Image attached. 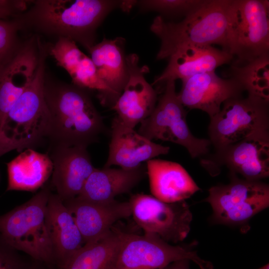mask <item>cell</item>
<instances>
[{
  "mask_svg": "<svg viewBox=\"0 0 269 269\" xmlns=\"http://www.w3.org/2000/svg\"><path fill=\"white\" fill-rule=\"evenodd\" d=\"M168 60L166 68L152 85L183 81L197 74L215 71L220 66L230 64L233 57L227 51L212 45H190L178 49Z\"/></svg>",
  "mask_w": 269,
  "mask_h": 269,
  "instance_id": "19",
  "label": "cell"
},
{
  "mask_svg": "<svg viewBox=\"0 0 269 269\" xmlns=\"http://www.w3.org/2000/svg\"><path fill=\"white\" fill-rule=\"evenodd\" d=\"M52 188L47 182L24 203L0 215V234L11 246L50 268L55 267L46 223L47 204Z\"/></svg>",
  "mask_w": 269,
  "mask_h": 269,
  "instance_id": "5",
  "label": "cell"
},
{
  "mask_svg": "<svg viewBox=\"0 0 269 269\" xmlns=\"http://www.w3.org/2000/svg\"><path fill=\"white\" fill-rule=\"evenodd\" d=\"M230 182L218 184L208 190L203 201L210 204L215 223L242 227L248 230L250 220L269 206V186L262 181L239 178L230 173Z\"/></svg>",
  "mask_w": 269,
  "mask_h": 269,
  "instance_id": "7",
  "label": "cell"
},
{
  "mask_svg": "<svg viewBox=\"0 0 269 269\" xmlns=\"http://www.w3.org/2000/svg\"><path fill=\"white\" fill-rule=\"evenodd\" d=\"M39 48L32 81L0 123V156L13 150L34 149L48 141L51 121L44 91L47 53Z\"/></svg>",
  "mask_w": 269,
  "mask_h": 269,
  "instance_id": "3",
  "label": "cell"
},
{
  "mask_svg": "<svg viewBox=\"0 0 269 269\" xmlns=\"http://www.w3.org/2000/svg\"><path fill=\"white\" fill-rule=\"evenodd\" d=\"M28 1L0 0V19H7L11 15L25 10Z\"/></svg>",
  "mask_w": 269,
  "mask_h": 269,
  "instance_id": "31",
  "label": "cell"
},
{
  "mask_svg": "<svg viewBox=\"0 0 269 269\" xmlns=\"http://www.w3.org/2000/svg\"><path fill=\"white\" fill-rule=\"evenodd\" d=\"M230 64L228 78L237 81L248 95L269 100V54Z\"/></svg>",
  "mask_w": 269,
  "mask_h": 269,
  "instance_id": "27",
  "label": "cell"
},
{
  "mask_svg": "<svg viewBox=\"0 0 269 269\" xmlns=\"http://www.w3.org/2000/svg\"><path fill=\"white\" fill-rule=\"evenodd\" d=\"M21 24L19 20L0 19V67L7 62L16 52L15 36Z\"/></svg>",
  "mask_w": 269,
  "mask_h": 269,
  "instance_id": "29",
  "label": "cell"
},
{
  "mask_svg": "<svg viewBox=\"0 0 269 269\" xmlns=\"http://www.w3.org/2000/svg\"><path fill=\"white\" fill-rule=\"evenodd\" d=\"M269 132V100L248 95L225 101L210 118L208 134L216 150L253 135Z\"/></svg>",
  "mask_w": 269,
  "mask_h": 269,
  "instance_id": "8",
  "label": "cell"
},
{
  "mask_svg": "<svg viewBox=\"0 0 269 269\" xmlns=\"http://www.w3.org/2000/svg\"><path fill=\"white\" fill-rule=\"evenodd\" d=\"M258 269H269V264L265 265L264 266H263V267H262L261 268Z\"/></svg>",
  "mask_w": 269,
  "mask_h": 269,
  "instance_id": "34",
  "label": "cell"
},
{
  "mask_svg": "<svg viewBox=\"0 0 269 269\" xmlns=\"http://www.w3.org/2000/svg\"><path fill=\"white\" fill-rule=\"evenodd\" d=\"M44 91L50 116L49 146L87 147L97 140L104 125L85 89L45 80Z\"/></svg>",
  "mask_w": 269,
  "mask_h": 269,
  "instance_id": "2",
  "label": "cell"
},
{
  "mask_svg": "<svg viewBox=\"0 0 269 269\" xmlns=\"http://www.w3.org/2000/svg\"><path fill=\"white\" fill-rule=\"evenodd\" d=\"M224 50L241 62L269 54V1L231 0Z\"/></svg>",
  "mask_w": 269,
  "mask_h": 269,
  "instance_id": "6",
  "label": "cell"
},
{
  "mask_svg": "<svg viewBox=\"0 0 269 269\" xmlns=\"http://www.w3.org/2000/svg\"><path fill=\"white\" fill-rule=\"evenodd\" d=\"M49 54L69 73L74 85L96 90L102 105L113 107L118 97L100 80L91 58L79 49L75 42L59 38L50 46Z\"/></svg>",
  "mask_w": 269,
  "mask_h": 269,
  "instance_id": "18",
  "label": "cell"
},
{
  "mask_svg": "<svg viewBox=\"0 0 269 269\" xmlns=\"http://www.w3.org/2000/svg\"><path fill=\"white\" fill-rule=\"evenodd\" d=\"M35 46L28 42L0 67V123L34 77L39 57Z\"/></svg>",
  "mask_w": 269,
  "mask_h": 269,
  "instance_id": "20",
  "label": "cell"
},
{
  "mask_svg": "<svg viewBox=\"0 0 269 269\" xmlns=\"http://www.w3.org/2000/svg\"><path fill=\"white\" fill-rule=\"evenodd\" d=\"M198 242L173 245L158 236L137 235L124 231L112 269H164L170 263L189 259L200 269H213L212 263L200 258Z\"/></svg>",
  "mask_w": 269,
  "mask_h": 269,
  "instance_id": "9",
  "label": "cell"
},
{
  "mask_svg": "<svg viewBox=\"0 0 269 269\" xmlns=\"http://www.w3.org/2000/svg\"><path fill=\"white\" fill-rule=\"evenodd\" d=\"M129 201L132 216L144 233L156 235L169 244L181 242L187 237L192 214L185 200L167 203L137 193Z\"/></svg>",
  "mask_w": 269,
  "mask_h": 269,
  "instance_id": "11",
  "label": "cell"
},
{
  "mask_svg": "<svg viewBox=\"0 0 269 269\" xmlns=\"http://www.w3.org/2000/svg\"><path fill=\"white\" fill-rule=\"evenodd\" d=\"M205 0H136L135 5L143 11L158 12L163 19L184 18L192 13Z\"/></svg>",
  "mask_w": 269,
  "mask_h": 269,
  "instance_id": "28",
  "label": "cell"
},
{
  "mask_svg": "<svg viewBox=\"0 0 269 269\" xmlns=\"http://www.w3.org/2000/svg\"><path fill=\"white\" fill-rule=\"evenodd\" d=\"M124 231L113 226L102 237L85 244L56 269H112Z\"/></svg>",
  "mask_w": 269,
  "mask_h": 269,
  "instance_id": "26",
  "label": "cell"
},
{
  "mask_svg": "<svg viewBox=\"0 0 269 269\" xmlns=\"http://www.w3.org/2000/svg\"><path fill=\"white\" fill-rule=\"evenodd\" d=\"M46 223L56 269L64 265L85 242L63 201L52 192L47 204Z\"/></svg>",
  "mask_w": 269,
  "mask_h": 269,
  "instance_id": "21",
  "label": "cell"
},
{
  "mask_svg": "<svg viewBox=\"0 0 269 269\" xmlns=\"http://www.w3.org/2000/svg\"><path fill=\"white\" fill-rule=\"evenodd\" d=\"M32 261L22 256L0 234V269H29Z\"/></svg>",
  "mask_w": 269,
  "mask_h": 269,
  "instance_id": "30",
  "label": "cell"
},
{
  "mask_svg": "<svg viewBox=\"0 0 269 269\" xmlns=\"http://www.w3.org/2000/svg\"><path fill=\"white\" fill-rule=\"evenodd\" d=\"M190 260L189 259H182L173 262L164 269H190Z\"/></svg>",
  "mask_w": 269,
  "mask_h": 269,
  "instance_id": "32",
  "label": "cell"
},
{
  "mask_svg": "<svg viewBox=\"0 0 269 269\" xmlns=\"http://www.w3.org/2000/svg\"><path fill=\"white\" fill-rule=\"evenodd\" d=\"M162 95L151 115L140 123L138 133L152 140L160 139L184 147L192 158L209 150V139L194 136L186 122V111L176 92L175 81L166 82Z\"/></svg>",
  "mask_w": 269,
  "mask_h": 269,
  "instance_id": "10",
  "label": "cell"
},
{
  "mask_svg": "<svg viewBox=\"0 0 269 269\" xmlns=\"http://www.w3.org/2000/svg\"><path fill=\"white\" fill-rule=\"evenodd\" d=\"M169 149L168 146L145 137L115 117L112 123L109 155L104 167L117 165L124 169H134L143 162L167 154Z\"/></svg>",
  "mask_w": 269,
  "mask_h": 269,
  "instance_id": "17",
  "label": "cell"
},
{
  "mask_svg": "<svg viewBox=\"0 0 269 269\" xmlns=\"http://www.w3.org/2000/svg\"><path fill=\"white\" fill-rule=\"evenodd\" d=\"M146 168L152 196L163 202L184 201L201 190L177 162L153 158L146 162Z\"/></svg>",
  "mask_w": 269,
  "mask_h": 269,
  "instance_id": "22",
  "label": "cell"
},
{
  "mask_svg": "<svg viewBox=\"0 0 269 269\" xmlns=\"http://www.w3.org/2000/svg\"><path fill=\"white\" fill-rule=\"evenodd\" d=\"M50 268L46 264L32 259L29 269H50Z\"/></svg>",
  "mask_w": 269,
  "mask_h": 269,
  "instance_id": "33",
  "label": "cell"
},
{
  "mask_svg": "<svg viewBox=\"0 0 269 269\" xmlns=\"http://www.w3.org/2000/svg\"><path fill=\"white\" fill-rule=\"evenodd\" d=\"M63 202L73 216L85 244L105 235L119 220L132 216L129 201L114 199L95 202L75 197Z\"/></svg>",
  "mask_w": 269,
  "mask_h": 269,
  "instance_id": "16",
  "label": "cell"
},
{
  "mask_svg": "<svg viewBox=\"0 0 269 269\" xmlns=\"http://www.w3.org/2000/svg\"><path fill=\"white\" fill-rule=\"evenodd\" d=\"M6 165V191H35L47 182L53 170V163L49 154L31 148L21 151Z\"/></svg>",
  "mask_w": 269,
  "mask_h": 269,
  "instance_id": "25",
  "label": "cell"
},
{
  "mask_svg": "<svg viewBox=\"0 0 269 269\" xmlns=\"http://www.w3.org/2000/svg\"><path fill=\"white\" fill-rule=\"evenodd\" d=\"M125 43V39L121 37L104 38L88 50L98 76L118 98L129 78Z\"/></svg>",
  "mask_w": 269,
  "mask_h": 269,
  "instance_id": "24",
  "label": "cell"
},
{
  "mask_svg": "<svg viewBox=\"0 0 269 269\" xmlns=\"http://www.w3.org/2000/svg\"><path fill=\"white\" fill-rule=\"evenodd\" d=\"M202 166L215 176L219 167L226 166L230 172L244 179L261 181L269 176V132L256 134L216 150L208 158H203Z\"/></svg>",
  "mask_w": 269,
  "mask_h": 269,
  "instance_id": "12",
  "label": "cell"
},
{
  "mask_svg": "<svg viewBox=\"0 0 269 269\" xmlns=\"http://www.w3.org/2000/svg\"><path fill=\"white\" fill-rule=\"evenodd\" d=\"M48 153L53 163L51 187L63 201L77 197L95 169L87 147L51 146Z\"/></svg>",
  "mask_w": 269,
  "mask_h": 269,
  "instance_id": "15",
  "label": "cell"
},
{
  "mask_svg": "<svg viewBox=\"0 0 269 269\" xmlns=\"http://www.w3.org/2000/svg\"><path fill=\"white\" fill-rule=\"evenodd\" d=\"M146 173V167L142 164L131 169L95 168L77 197L95 202L114 200L117 196L130 192L143 179Z\"/></svg>",
  "mask_w": 269,
  "mask_h": 269,
  "instance_id": "23",
  "label": "cell"
},
{
  "mask_svg": "<svg viewBox=\"0 0 269 269\" xmlns=\"http://www.w3.org/2000/svg\"><path fill=\"white\" fill-rule=\"evenodd\" d=\"M129 78L127 84L112 108L117 113L116 117L125 125L134 129L148 118L157 103L156 91L144 77L149 69L139 65L136 54L126 56Z\"/></svg>",
  "mask_w": 269,
  "mask_h": 269,
  "instance_id": "13",
  "label": "cell"
},
{
  "mask_svg": "<svg viewBox=\"0 0 269 269\" xmlns=\"http://www.w3.org/2000/svg\"><path fill=\"white\" fill-rule=\"evenodd\" d=\"M181 81L178 96L183 105L202 110L210 118L220 111L225 101L242 96L245 92L237 81L222 78L215 71L197 74Z\"/></svg>",
  "mask_w": 269,
  "mask_h": 269,
  "instance_id": "14",
  "label": "cell"
},
{
  "mask_svg": "<svg viewBox=\"0 0 269 269\" xmlns=\"http://www.w3.org/2000/svg\"><path fill=\"white\" fill-rule=\"evenodd\" d=\"M231 0H205L192 13L179 22L167 21L159 15L150 30L160 40L157 60L167 59L178 49L190 45L226 47Z\"/></svg>",
  "mask_w": 269,
  "mask_h": 269,
  "instance_id": "4",
  "label": "cell"
},
{
  "mask_svg": "<svg viewBox=\"0 0 269 269\" xmlns=\"http://www.w3.org/2000/svg\"><path fill=\"white\" fill-rule=\"evenodd\" d=\"M33 3L20 22L58 38L70 39L88 51L96 44L98 27L113 10L122 9L124 0H38Z\"/></svg>",
  "mask_w": 269,
  "mask_h": 269,
  "instance_id": "1",
  "label": "cell"
}]
</instances>
